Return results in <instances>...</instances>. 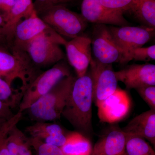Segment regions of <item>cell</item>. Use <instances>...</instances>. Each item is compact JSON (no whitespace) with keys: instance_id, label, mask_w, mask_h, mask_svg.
<instances>
[{"instance_id":"cell-1","label":"cell","mask_w":155,"mask_h":155,"mask_svg":"<svg viewBox=\"0 0 155 155\" xmlns=\"http://www.w3.org/2000/svg\"><path fill=\"white\" fill-rule=\"evenodd\" d=\"M92 84L89 72L75 81L62 116L84 134L93 132L92 106Z\"/></svg>"},{"instance_id":"cell-2","label":"cell","mask_w":155,"mask_h":155,"mask_svg":"<svg viewBox=\"0 0 155 155\" xmlns=\"http://www.w3.org/2000/svg\"><path fill=\"white\" fill-rule=\"evenodd\" d=\"M76 78H63L46 94L40 97L26 110L36 122H51L60 119Z\"/></svg>"},{"instance_id":"cell-3","label":"cell","mask_w":155,"mask_h":155,"mask_svg":"<svg viewBox=\"0 0 155 155\" xmlns=\"http://www.w3.org/2000/svg\"><path fill=\"white\" fill-rule=\"evenodd\" d=\"M6 48L0 45V77L12 87L19 80L24 94L41 70L34 65L25 52Z\"/></svg>"},{"instance_id":"cell-4","label":"cell","mask_w":155,"mask_h":155,"mask_svg":"<svg viewBox=\"0 0 155 155\" xmlns=\"http://www.w3.org/2000/svg\"><path fill=\"white\" fill-rule=\"evenodd\" d=\"M67 41L49 27L31 42L25 52L34 65L41 70L64 60L66 55L60 46L64 45Z\"/></svg>"},{"instance_id":"cell-5","label":"cell","mask_w":155,"mask_h":155,"mask_svg":"<svg viewBox=\"0 0 155 155\" xmlns=\"http://www.w3.org/2000/svg\"><path fill=\"white\" fill-rule=\"evenodd\" d=\"M38 16L64 38L71 39L81 35L87 27V22L81 14L71 11L63 5L51 7Z\"/></svg>"},{"instance_id":"cell-6","label":"cell","mask_w":155,"mask_h":155,"mask_svg":"<svg viewBox=\"0 0 155 155\" xmlns=\"http://www.w3.org/2000/svg\"><path fill=\"white\" fill-rule=\"evenodd\" d=\"M71 75L69 67L64 60L41 72L25 91L18 111L22 113L26 110L33 103L46 94L60 81Z\"/></svg>"},{"instance_id":"cell-7","label":"cell","mask_w":155,"mask_h":155,"mask_svg":"<svg viewBox=\"0 0 155 155\" xmlns=\"http://www.w3.org/2000/svg\"><path fill=\"white\" fill-rule=\"evenodd\" d=\"M109 28L115 42L123 54L122 64H127L130 53L137 48L143 46L151 39L155 33V28L144 25L111 26Z\"/></svg>"},{"instance_id":"cell-8","label":"cell","mask_w":155,"mask_h":155,"mask_svg":"<svg viewBox=\"0 0 155 155\" xmlns=\"http://www.w3.org/2000/svg\"><path fill=\"white\" fill-rule=\"evenodd\" d=\"M90 38L94 59L104 64H122L123 54L115 42L109 26L95 24Z\"/></svg>"},{"instance_id":"cell-9","label":"cell","mask_w":155,"mask_h":155,"mask_svg":"<svg viewBox=\"0 0 155 155\" xmlns=\"http://www.w3.org/2000/svg\"><path fill=\"white\" fill-rule=\"evenodd\" d=\"M89 67L93 101L97 106L114 93L118 87V81L112 64H102L92 58Z\"/></svg>"},{"instance_id":"cell-10","label":"cell","mask_w":155,"mask_h":155,"mask_svg":"<svg viewBox=\"0 0 155 155\" xmlns=\"http://www.w3.org/2000/svg\"><path fill=\"white\" fill-rule=\"evenodd\" d=\"M131 105V100L127 91L117 87L113 94L97 105L99 119L102 122H119L127 117Z\"/></svg>"},{"instance_id":"cell-11","label":"cell","mask_w":155,"mask_h":155,"mask_svg":"<svg viewBox=\"0 0 155 155\" xmlns=\"http://www.w3.org/2000/svg\"><path fill=\"white\" fill-rule=\"evenodd\" d=\"M69 64L75 69L77 78L87 72L91 61V42L90 38L81 35L67 41L65 45Z\"/></svg>"},{"instance_id":"cell-12","label":"cell","mask_w":155,"mask_h":155,"mask_svg":"<svg viewBox=\"0 0 155 155\" xmlns=\"http://www.w3.org/2000/svg\"><path fill=\"white\" fill-rule=\"evenodd\" d=\"M81 15L87 22L116 26L129 25L123 14L103 6L100 0H83Z\"/></svg>"},{"instance_id":"cell-13","label":"cell","mask_w":155,"mask_h":155,"mask_svg":"<svg viewBox=\"0 0 155 155\" xmlns=\"http://www.w3.org/2000/svg\"><path fill=\"white\" fill-rule=\"evenodd\" d=\"M117 81H121L128 89L147 85H155V65L134 64L115 72Z\"/></svg>"},{"instance_id":"cell-14","label":"cell","mask_w":155,"mask_h":155,"mask_svg":"<svg viewBox=\"0 0 155 155\" xmlns=\"http://www.w3.org/2000/svg\"><path fill=\"white\" fill-rule=\"evenodd\" d=\"M49 27L35 11L31 16L17 25L10 49L25 52L31 42Z\"/></svg>"},{"instance_id":"cell-15","label":"cell","mask_w":155,"mask_h":155,"mask_svg":"<svg viewBox=\"0 0 155 155\" xmlns=\"http://www.w3.org/2000/svg\"><path fill=\"white\" fill-rule=\"evenodd\" d=\"M35 11L32 0H15L11 10L8 14L3 16L5 21L4 35L9 48L12 45L17 25L22 20L31 16Z\"/></svg>"},{"instance_id":"cell-16","label":"cell","mask_w":155,"mask_h":155,"mask_svg":"<svg viewBox=\"0 0 155 155\" xmlns=\"http://www.w3.org/2000/svg\"><path fill=\"white\" fill-rule=\"evenodd\" d=\"M127 134L117 127H112L93 148L91 155L125 154Z\"/></svg>"},{"instance_id":"cell-17","label":"cell","mask_w":155,"mask_h":155,"mask_svg":"<svg viewBox=\"0 0 155 155\" xmlns=\"http://www.w3.org/2000/svg\"><path fill=\"white\" fill-rule=\"evenodd\" d=\"M31 137L38 139L45 143L61 148L67 140V134L60 125L48 122H36L26 127Z\"/></svg>"},{"instance_id":"cell-18","label":"cell","mask_w":155,"mask_h":155,"mask_svg":"<svg viewBox=\"0 0 155 155\" xmlns=\"http://www.w3.org/2000/svg\"><path fill=\"white\" fill-rule=\"evenodd\" d=\"M122 130L129 135L137 136L155 146V110L150 109L131 119Z\"/></svg>"},{"instance_id":"cell-19","label":"cell","mask_w":155,"mask_h":155,"mask_svg":"<svg viewBox=\"0 0 155 155\" xmlns=\"http://www.w3.org/2000/svg\"><path fill=\"white\" fill-rule=\"evenodd\" d=\"M7 146L11 155H34L29 137L20 130L17 125L8 132Z\"/></svg>"},{"instance_id":"cell-20","label":"cell","mask_w":155,"mask_h":155,"mask_svg":"<svg viewBox=\"0 0 155 155\" xmlns=\"http://www.w3.org/2000/svg\"><path fill=\"white\" fill-rule=\"evenodd\" d=\"M61 149L64 155H91L93 150L88 139L79 132L67 134L66 143Z\"/></svg>"},{"instance_id":"cell-21","label":"cell","mask_w":155,"mask_h":155,"mask_svg":"<svg viewBox=\"0 0 155 155\" xmlns=\"http://www.w3.org/2000/svg\"><path fill=\"white\" fill-rule=\"evenodd\" d=\"M144 26L155 27V0H138L131 11Z\"/></svg>"},{"instance_id":"cell-22","label":"cell","mask_w":155,"mask_h":155,"mask_svg":"<svg viewBox=\"0 0 155 155\" xmlns=\"http://www.w3.org/2000/svg\"><path fill=\"white\" fill-rule=\"evenodd\" d=\"M125 153L126 155H155L154 150L144 139L127 134Z\"/></svg>"},{"instance_id":"cell-23","label":"cell","mask_w":155,"mask_h":155,"mask_svg":"<svg viewBox=\"0 0 155 155\" xmlns=\"http://www.w3.org/2000/svg\"><path fill=\"white\" fill-rule=\"evenodd\" d=\"M23 94L0 77V100L11 108L19 107Z\"/></svg>"},{"instance_id":"cell-24","label":"cell","mask_w":155,"mask_h":155,"mask_svg":"<svg viewBox=\"0 0 155 155\" xmlns=\"http://www.w3.org/2000/svg\"><path fill=\"white\" fill-rule=\"evenodd\" d=\"M29 139L35 155H64L59 147L45 143L34 137H29Z\"/></svg>"},{"instance_id":"cell-25","label":"cell","mask_w":155,"mask_h":155,"mask_svg":"<svg viewBox=\"0 0 155 155\" xmlns=\"http://www.w3.org/2000/svg\"><path fill=\"white\" fill-rule=\"evenodd\" d=\"M138 0H100L102 5L113 11L131 12Z\"/></svg>"},{"instance_id":"cell-26","label":"cell","mask_w":155,"mask_h":155,"mask_svg":"<svg viewBox=\"0 0 155 155\" xmlns=\"http://www.w3.org/2000/svg\"><path fill=\"white\" fill-rule=\"evenodd\" d=\"M155 60V45L137 48L133 50L127 58V63L130 61L149 62Z\"/></svg>"},{"instance_id":"cell-27","label":"cell","mask_w":155,"mask_h":155,"mask_svg":"<svg viewBox=\"0 0 155 155\" xmlns=\"http://www.w3.org/2000/svg\"><path fill=\"white\" fill-rule=\"evenodd\" d=\"M135 90L150 109L155 110V85H147Z\"/></svg>"},{"instance_id":"cell-28","label":"cell","mask_w":155,"mask_h":155,"mask_svg":"<svg viewBox=\"0 0 155 155\" xmlns=\"http://www.w3.org/2000/svg\"><path fill=\"white\" fill-rule=\"evenodd\" d=\"M68 2V0H35L33 4L35 10L39 15L51 7Z\"/></svg>"},{"instance_id":"cell-29","label":"cell","mask_w":155,"mask_h":155,"mask_svg":"<svg viewBox=\"0 0 155 155\" xmlns=\"http://www.w3.org/2000/svg\"><path fill=\"white\" fill-rule=\"evenodd\" d=\"M12 110L7 104L0 100V127L14 117L15 114L13 113Z\"/></svg>"},{"instance_id":"cell-30","label":"cell","mask_w":155,"mask_h":155,"mask_svg":"<svg viewBox=\"0 0 155 155\" xmlns=\"http://www.w3.org/2000/svg\"><path fill=\"white\" fill-rule=\"evenodd\" d=\"M22 112L18 111L17 114H15L14 117L10 121L7 122L2 127H0V137L6 131L10 130L12 127H14V125H17L18 122L20 121L22 118Z\"/></svg>"},{"instance_id":"cell-31","label":"cell","mask_w":155,"mask_h":155,"mask_svg":"<svg viewBox=\"0 0 155 155\" xmlns=\"http://www.w3.org/2000/svg\"><path fill=\"white\" fill-rule=\"evenodd\" d=\"M15 0H0V14L3 16L8 14L14 5Z\"/></svg>"},{"instance_id":"cell-32","label":"cell","mask_w":155,"mask_h":155,"mask_svg":"<svg viewBox=\"0 0 155 155\" xmlns=\"http://www.w3.org/2000/svg\"><path fill=\"white\" fill-rule=\"evenodd\" d=\"M8 131L0 137V155H11L7 146V137Z\"/></svg>"},{"instance_id":"cell-33","label":"cell","mask_w":155,"mask_h":155,"mask_svg":"<svg viewBox=\"0 0 155 155\" xmlns=\"http://www.w3.org/2000/svg\"><path fill=\"white\" fill-rule=\"evenodd\" d=\"M5 21L4 17L0 14V45H4V46L8 47L7 41L4 33V28Z\"/></svg>"},{"instance_id":"cell-34","label":"cell","mask_w":155,"mask_h":155,"mask_svg":"<svg viewBox=\"0 0 155 155\" xmlns=\"http://www.w3.org/2000/svg\"><path fill=\"white\" fill-rule=\"evenodd\" d=\"M69 1H70V0H68V2H69Z\"/></svg>"},{"instance_id":"cell-35","label":"cell","mask_w":155,"mask_h":155,"mask_svg":"<svg viewBox=\"0 0 155 155\" xmlns=\"http://www.w3.org/2000/svg\"><path fill=\"white\" fill-rule=\"evenodd\" d=\"M125 155V154H124V155Z\"/></svg>"}]
</instances>
